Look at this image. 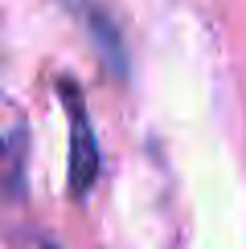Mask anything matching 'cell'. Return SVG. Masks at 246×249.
I'll use <instances>...</instances> for the list:
<instances>
[{
	"instance_id": "1",
	"label": "cell",
	"mask_w": 246,
	"mask_h": 249,
	"mask_svg": "<svg viewBox=\"0 0 246 249\" xmlns=\"http://www.w3.org/2000/svg\"><path fill=\"white\" fill-rule=\"evenodd\" d=\"M62 98H66V110H70V192L82 200L99 176V143H95V131H90L86 107H82V94L74 82H62Z\"/></svg>"
}]
</instances>
